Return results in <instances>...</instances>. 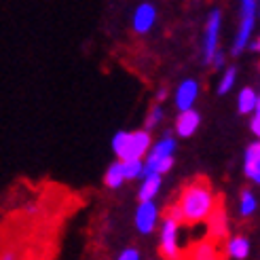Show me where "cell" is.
Instances as JSON below:
<instances>
[{
	"label": "cell",
	"instance_id": "83f0119b",
	"mask_svg": "<svg viewBox=\"0 0 260 260\" xmlns=\"http://www.w3.org/2000/svg\"><path fill=\"white\" fill-rule=\"evenodd\" d=\"M258 13H260V7H258Z\"/></svg>",
	"mask_w": 260,
	"mask_h": 260
},
{
	"label": "cell",
	"instance_id": "d4e9b609",
	"mask_svg": "<svg viewBox=\"0 0 260 260\" xmlns=\"http://www.w3.org/2000/svg\"><path fill=\"white\" fill-rule=\"evenodd\" d=\"M167 98V89H159V93H157V102H163Z\"/></svg>",
	"mask_w": 260,
	"mask_h": 260
},
{
	"label": "cell",
	"instance_id": "6da1fadb",
	"mask_svg": "<svg viewBox=\"0 0 260 260\" xmlns=\"http://www.w3.org/2000/svg\"><path fill=\"white\" fill-rule=\"evenodd\" d=\"M180 210H182V218L184 222L197 224L203 222L210 216V212L214 210V192L210 188L207 182H194V184H188L182 192V197L178 201Z\"/></svg>",
	"mask_w": 260,
	"mask_h": 260
},
{
	"label": "cell",
	"instance_id": "30bf717a",
	"mask_svg": "<svg viewBox=\"0 0 260 260\" xmlns=\"http://www.w3.org/2000/svg\"><path fill=\"white\" fill-rule=\"evenodd\" d=\"M199 123H201L199 112H194L192 108L180 110V116L176 119V132H178L180 138H190L199 129Z\"/></svg>",
	"mask_w": 260,
	"mask_h": 260
},
{
	"label": "cell",
	"instance_id": "5b68a950",
	"mask_svg": "<svg viewBox=\"0 0 260 260\" xmlns=\"http://www.w3.org/2000/svg\"><path fill=\"white\" fill-rule=\"evenodd\" d=\"M218 34H220V11H212L205 23V41H203V61L212 63V57L218 51Z\"/></svg>",
	"mask_w": 260,
	"mask_h": 260
},
{
	"label": "cell",
	"instance_id": "277c9868",
	"mask_svg": "<svg viewBox=\"0 0 260 260\" xmlns=\"http://www.w3.org/2000/svg\"><path fill=\"white\" fill-rule=\"evenodd\" d=\"M174 150H176V140L170 136V132H167L157 144H150V148H148V157H146V161H144V172H142V176H146V174H157V163L159 161H163L165 157H172L174 154Z\"/></svg>",
	"mask_w": 260,
	"mask_h": 260
},
{
	"label": "cell",
	"instance_id": "d6986e66",
	"mask_svg": "<svg viewBox=\"0 0 260 260\" xmlns=\"http://www.w3.org/2000/svg\"><path fill=\"white\" fill-rule=\"evenodd\" d=\"M235 81H237V70H235V68H226L222 81H220V85H218V93H220V95L229 93V91L233 89V85H235Z\"/></svg>",
	"mask_w": 260,
	"mask_h": 260
},
{
	"label": "cell",
	"instance_id": "cb8c5ba5",
	"mask_svg": "<svg viewBox=\"0 0 260 260\" xmlns=\"http://www.w3.org/2000/svg\"><path fill=\"white\" fill-rule=\"evenodd\" d=\"M212 63H214L216 68H222V63H224V55L220 53V51H216L214 57H212Z\"/></svg>",
	"mask_w": 260,
	"mask_h": 260
},
{
	"label": "cell",
	"instance_id": "5bb4252c",
	"mask_svg": "<svg viewBox=\"0 0 260 260\" xmlns=\"http://www.w3.org/2000/svg\"><path fill=\"white\" fill-rule=\"evenodd\" d=\"M226 254L231 258H237V260L248 258V254H250V241L245 237H233L226 243Z\"/></svg>",
	"mask_w": 260,
	"mask_h": 260
},
{
	"label": "cell",
	"instance_id": "ffe728a7",
	"mask_svg": "<svg viewBox=\"0 0 260 260\" xmlns=\"http://www.w3.org/2000/svg\"><path fill=\"white\" fill-rule=\"evenodd\" d=\"M192 256H194V258H199V260L214 258V256H216V248H214V243H210V241H201V243L197 245V248H194Z\"/></svg>",
	"mask_w": 260,
	"mask_h": 260
},
{
	"label": "cell",
	"instance_id": "7a4b0ae2",
	"mask_svg": "<svg viewBox=\"0 0 260 260\" xmlns=\"http://www.w3.org/2000/svg\"><path fill=\"white\" fill-rule=\"evenodd\" d=\"M150 148L148 129L142 132H119L112 138V150L121 161L125 159H142Z\"/></svg>",
	"mask_w": 260,
	"mask_h": 260
},
{
	"label": "cell",
	"instance_id": "8fae6325",
	"mask_svg": "<svg viewBox=\"0 0 260 260\" xmlns=\"http://www.w3.org/2000/svg\"><path fill=\"white\" fill-rule=\"evenodd\" d=\"M154 19H157V9H154L152 5H148V3L140 5L134 13V30L138 34H146L154 25Z\"/></svg>",
	"mask_w": 260,
	"mask_h": 260
},
{
	"label": "cell",
	"instance_id": "603a6c76",
	"mask_svg": "<svg viewBox=\"0 0 260 260\" xmlns=\"http://www.w3.org/2000/svg\"><path fill=\"white\" fill-rule=\"evenodd\" d=\"M252 132H254V136L260 140V114H258V112H254V119H252Z\"/></svg>",
	"mask_w": 260,
	"mask_h": 260
},
{
	"label": "cell",
	"instance_id": "4fadbf2b",
	"mask_svg": "<svg viewBox=\"0 0 260 260\" xmlns=\"http://www.w3.org/2000/svg\"><path fill=\"white\" fill-rule=\"evenodd\" d=\"M207 231L214 235V239L224 237V233H226V218L222 216V210L218 205H214V210L207 216Z\"/></svg>",
	"mask_w": 260,
	"mask_h": 260
},
{
	"label": "cell",
	"instance_id": "7c38bea8",
	"mask_svg": "<svg viewBox=\"0 0 260 260\" xmlns=\"http://www.w3.org/2000/svg\"><path fill=\"white\" fill-rule=\"evenodd\" d=\"M159 188H161V174L142 176V186L138 190V199L140 201H150L159 194Z\"/></svg>",
	"mask_w": 260,
	"mask_h": 260
},
{
	"label": "cell",
	"instance_id": "4316f807",
	"mask_svg": "<svg viewBox=\"0 0 260 260\" xmlns=\"http://www.w3.org/2000/svg\"><path fill=\"white\" fill-rule=\"evenodd\" d=\"M254 112L260 114V95H258V100H256V108H254Z\"/></svg>",
	"mask_w": 260,
	"mask_h": 260
},
{
	"label": "cell",
	"instance_id": "ba28073f",
	"mask_svg": "<svg viewBox=\"0 0 260 260\" xmlns=\"http://www.w3.org/2000/svg\"><path fill=\"white\" fill-rule=\"evenodd\" d=\"M197 95H199V83L194 79L184 81L176 91V106H178V110L192 108V104L197 102Z\"/></svg>",
	"mask_w": 260,
	"mask_h": 260
},
{
	"label": "cell",
	"instance_id": "e0dca14e",
	"mask_svg": "<svg viewBox=\"0 0 260 260\" xmlns=\"http://www.w3.org/2000/svg\"><path fill=\"white\" fill-rule=\"evenodd\" d=\"M142 172H144V161L142 159H125L123 161L125 180H138V178H142Z\"/></svg>",
	"mask_w": 260,
	"mask_h": 260
},
{
	"label": "cell",
	"instance_id": "52a82bcc",
	"mask_svg": "<svg viewBox=\"0 0 260 260\" xmlns=\"http://www.w3.org/2000/svg\"><path fill=\"white\" fill-rule=\"evenodd\" d=\"M178 222L172 218H165L161 226V254L165 258H176L178 256Z\"/></svg>",
	"mask_w": 260,
	"mask_h": 260
},
{
	"label": "cell",
	"instance_id": "9c48e42d",
	"mask_svg": "<svg viewBox=\"0 0 260 260\" xmlns=\"http://www.w3.org/2000/svg\"><path fill=\"white\" fill-rule=\"evenodd\" d=\"M243 172L252 182L260 184V140L248 146L243 157Z\"/></svg>",
	"mask_w": 260,
	"mask_h": 260
},
{
	"label": "cell",
	"instance_id": "7402d4cb",
	"mask_svg": "<svg viewBox=\"0 0 260 260\" xmlns=\"http://www.w3.org/2000/svg\"><path fill=\"white\" fill-rule=\"evenodd\" d=\"M140 258V252L136 248H127L119 254V260H138Z\"/></svg>",
	"mask_w": 260,
	"mask_h": 260
},
{
	"label": "cell",
	"instance_id": "44dd1931",
	"mask_svg": "<svg viewBox=\"0 0 260 260\" xmlns=\"http://www.w3.org/2000/svg\"><path fill=\"white\" fill-rule=\"evenodd\" d=\"M163 119V108L159 106V102L154 104V106L150 108V112H148V116H146V129L150 132L152 127H157V123Z\"/></svg>",
	"mask_w": 260,
	"mask_h": 260
},
{
	"label": "cell",
	"instance_id": "8992f818",
	"mask_svg": "<svg viewBox=\"0 0 260 260\" xmlns=\"http://www.w3.org/2000/svg\"><path fill=\"white\" fill-rule=\"evenodd\" d=\"M157 220H159V210L157 205L150 201H140L138 210H136V226L140 233H144V235H148V233L154 231V226H157Z\"/></svg>",
	"mask_w": 260,
	"mask_h": 260
},
{
	"label": "cell",
	"instance_id": "3957f363",
	"mask_svg": "<svg viewBox=\"0 0 260 260\" xmlns=\"http://www.w3.org/2000/svg\"><path fill=\"white\" fill-rule=\"evenodd\" d=\"M256 11H258L256 0H241V23H239L237 36H235V43H233V55H239L241 51L248 47L250 38L254 34Z\"/></svg>",
	"mask_w": 260,
	"mask_h": 260
},
{
	"label": "cell",
	"instance_id": "484cf974",
	"mask_svg": "<svg viewBox=\"0 0 260 260\" xmlns=\"http://www.w3.org/2000/svg\"><path fill=\"white\" fill-rule=\"evenodd\" d=\"M248 45L252 47V51H258V53H260V38H258L256 43H248Z\"/></svg>",
	"mask_w": 260,
	"mask_h": 260
},
{
	"label": "cell",
	"instance_id": "9a60e30c",
	"mask_svg": "<svg viewBox=\"0 0 260 260\" xmlns=\"http://www.w3.org/2000/svg\"><path fill=\"white\" fill-rule=\"evenodd\" d=\"M256 100H258V95H256V91H254L252 87L241 89V93H239V98H237V108H239V112H241V114H252L254 108H256Z\"/></svg>",
	"mask_w": 260,
	"mask_h": 260
},
{
	"label": "cell",
	"instance_id": "2e32d148",
	"mask_svg": "<svg viewBox=\"0 0 260 260\" xmlns=\"http://www.w3.org/2000/svg\"><path fill=\"white\" fill-rule=\"evenodd\" d=\"M104 182H106L108 188H119L125 182V174H123V161H116L108 167L106 176H104Z\"/></svg>",
	"mask_w": 260,
	"mask_h": 260
},
{
	"label": "cell",
	"instance_id": "ac0fdd59",
	"mask_svg": "<svg viewBox=\"0 0 260 260\" xmlns=\"http://www.w3.org/2000/svg\"><path fill=\"white\" fill-rule=\"evenodd\" d=\"M256 197H254V194L250 192V190H243L241 192V197H239V214L241 216H245V218H248V216H252L254 212H256Z\"/></svg>",
	"mask_w": 260,
	"mask_h": 260
}]
</instances>
